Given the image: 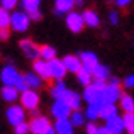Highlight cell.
<instances>
[{"label":"cell","instance_id":"2","mask_svg":"<svg viewBox=\"0 0 134 134\" xmlns=\"http://www.w3.org/2000/svg\"><path fill=\"white\" fill-rule=\"evenodd\" d=\"M30 16H28V13H25V12H15V13H12V23H10V28L13 31H18V33H23L28 30V26H30Z\"/></svg>","mask_w":134,"mask_h":134},{"label":"cell","instance_id":"1","mask_svg":"<svg viewBox=\"0 0 134 134\" xmlns=\"http://www.w3.org/2000/svg\"><path fill=\"white\" fill-rule=\"evenodd\" d=\"M83 100L87 103H100V105H103V88H100V87H97L95 83H90V85H87L85 87V90H83Z\"/></svg>","mask_w":134,"mask_h":134},{"label":"cell","instance_id":"5","mask_svg":"<svg viewBox=\"0 0 134 134\" xmlns=\"http://www.w3.org/2000/svg\"><path fill=\"white\" fill-rule=\"evenodd\" d=\"M20 100H21V106L25 110H36L38 108V105H39V95L33 90V88H30V90H26V92H23L21 95H20Z\"/></svg>","mask_w":134,"mask_h":134},{"label":"cell","instance_id":"28","mask_svg":"<svg viewBox=\"0 0 134 134\" xmlns=\"http://www.w3.org/2000/svg\"><path fill=\"white\" fill-rule=\"evenodd\" d=\"M10 23H12V15L7 8L0 7V28H10Z\"/></svg>","mask_w":134,"mask_h":134},{"label":"cell","instance_id":"44","mask_svg":"<svg viewBox=\"0 0 134 134\" xmlns=\"http://www.w3.org/2000/svg\"><path fill=\"white\" fill-rule=\"evenodd\" d=\"M110 83H116V85H119V80H118L116 77H113V79H110Z\"/></svg>","mask_w":134,"mask_h":134},{"label":"cell","instance_id":"20","mask_svg":"<svg viewBox=\"0 0 134 134\" xmlns=\"http://www.w3.org/2000/svg\"><path fill=\"white\" fill-rule=\"evenodd\" d=\"M118 115V108L115 106V103H103L102 105V111H100V118H103L105 121L110 119L113 116Z\"/></svg>","mask_w":134,"mask_h":134},{"label":"cell","instance_id":"14","mask_svg":"<svg viewBox=\"0 0 134 134\" xmlns=\"http://www.w3.org/2000/svg\"><path fill=\"white\" fill-rule=\"evenodd\" d=\"M106 128H108L113 134H121L124 131V119L119 118L118 115L110 119H106Z\"/></svg>","mask_w":134,"mask_h":134},{"label":"cell","instance_id":"27","mask_svg":"<svg viewBox=\"0 0 134 134\" xmlns=\"http://www.w3.org/2000/svg\"><path fill=\"white\" fill-rule=\"evenodd\" d=\"M121 110H124L126 113H134V98L129 95H123L121 98Z\"/></svg>","mask_w":134,"mask_h":134},{"label":"cell","instance_id":"8","mask_svg":"<svg viewBox=\"0 0 134 134\" xmlns=\"http://www.w3.org/2000/svg\"><path fill=\"white\" fill-rule=\"evenodd\" d=\"M20 48H21L23 54L31 59V61H36V59H39V54H41V48L39 46H36L33 41H30V39H23V41H20Z\"/></svg>","mask_w":134,"mask_h":134},{"label":"cell","instance_id":"31","mask_svg":"<svg viewBox=\"0 0 134 134\" xmlns=\"http://www.w3.org/2000/svg\"><path fill=\"white\" fill-rule=\"evenodd\" d=\"M21 2V7L25 8V12H33V10H38L39 8V3H41V0H20Z\"/></svg>","mask_w":134,"mask_h":134},{"label":"cell","instance_id":"15","mask_svg":"<svg viewBox=\"0 0 134 134\" xmlns=\"http://www.w3.org/2000/svg\"><path fill=\"white\" fill-rule=\"evenodd\" d=\"M64 64H65V69H67V72H72V74H77L80 69H82V61H80V57H77V56H65L64 59Z\"/></svg>","mask_w":134,"mask_h":134},{"label":"cell","instance_id":"13","mask_svg":"<svg viewBox=\"0 0 134 134\" xmlns=\"http://www.w3.org/2000/svg\"><path fill=\"white\" fill-rule=\"evenodd\" d=\"M80 61H82V69L88 70V72H93V70L97 69V65H98V57H97V54L88 52V51H85V52L80 54Z\"/></svg>","mask_w":134,"mask_h":134},{"label":"cell","instance_id":"47","mask_svg":"<svg viewBox=\"0 0 134 134\" xmlns=\"http://www.w3.org/2000/svg\"><path fill=\"white\" fill-rule=\"evenodd\" d=\"M108 2H111V0H108Z\"/></svg>","mask_w":134,"mask_h":134},{"label":"cell","instance_id":"32","mask_svg":"<svg viewBox=\"0 0 134 134\" xmlns=\"http://www.w3.org/2000/svg\"><path fill=\"white\" fill-rule=\"evenodd\" d=\"M123 119H124V129L129 134H134V113H126Z\"/></svg>","mask_w":134,"mask_h":134},{"label":"cell","instance_id":"11","mask_svg":"<svg viewBox=\"0 0 134 134\" xmlns=\"http://www.w3.org/2000/svg\"><path fill=\"white\" fill-rule=\"evenodd\" d=\"M49 69H51V75L54 80H62L67 74V69H65V64L64 61H59V59H52L49 61Z\"/></svg>","mask_w":134,"mask_h":134},{"label":"cell","instance_id":"43","mask_svg":"<svg viewBox=\"0 0 134 134\" xmlns=\"http://www.w3.org/2000/svg\"><path fill=\"white\" fill-rule=\"evenodd\" d=\"M43 134H57V132H56V129H54V128H52V126H51V128H49L48 131H44Z\"/></svg>","mask_w":134,"mask_h":134},{"label":"cell","instance_id":"3","mask_svg":"<svg viewBox=\"0 0 134 134\" xmlns=\"http://www.w3.org/2000/svg\"><path fill=\"white\" fill-rule=\"evenodd\" d=\"M51 113H52V116L56 119H67L70 116V113H72V108L69 106V103H67L64 98H59V100L54 102V105H52Z\"/></svg>","mask_w":134,"mask_h":134},{"label":"cell","instance_id":"34","mask_svg":"<svg viewBox=\"0 0 134 134\" xmlns=\"http://www.w3.org/2000/svg\"><path fill=\"white\" fill-rule=\"evenodd\" d=\"M15 87L18 88V92H20V93H23V92H26V90H30V85H28V82L25 80V77H23V75H21V79L18 80V83H16Z\"/></svg>","mask_w":134,"mask_h":134},{"label":"cell","instance_id":"26","mask_svg":"<svg viewBox=\"0 0 134 134\" xmlns=\"http://www.w3.org/2000/svg\"><path fill=\"white\" fill-rule=\"evenodd\" d=\"M77 80H79L80 85L87 87V85H90V83L93 82V74L88 72V70H85V69H80V70L77 72Z\"/></svg>","mask_w":134,"mask_h":134},{"label":"cell","instance_id":"38","mask_svg":"<svg viewBox=\"0 0 134 134\" xmlns=\"http://www.w3.org/2000/svg\"><path fill=\"white\" fill-rule=\"evenodd\" d=\"M10 38V30L8 28H0V41H7Z\"/></svg>","mask_w":134,"mask_h":134},{"label":"cell","instance_id":"46","mask_svg":"<svg viewBox=\"0 0 134 134\" xmlns=\"http://www.w3.org/2000/svg\"><path fill=\"white\" fill-rule=\"evenodd\" d=\"M83 3V0H75V5H82Z\"/></svg>","mask_w":134,"mask_h":134},{"label":"cell","instance_id":"37","mask_svg":"<svg viewBox=\"0 0 134 134\" xmlns=\"http://www.w3.org/2000/svg\"><path fill=\"white\" fill-rule=\"evenodd\" d=\"M108 20H110V23H111V25H118V21H119L118 12H115V10H111V12H110V15H108Z\"/></svg>","mask_w":134,"mask_h":134},{"label":"cell","instance_id":"7","mask_svg":"<svg viewBox=\"0 0 134 134\" xmlns=\"http://www.w3.org/2000/svg\"><path fill=\"white\" fill-rule=\"evenodd\" d=\"M0 79H2L3 85H16L21 75L13 65H5L2 69V74H0Z\"/></svg>","mask_w":134,"mask_h":134},{"label":"cell","instance_id":"30","mask_svg":"<svg viewBox=\"0 0 134 134\" xmlns=\"http://www.w3.org/2000/svg\"><path fill=\"white\" fill-rule=\"evenodd\" d=\"M39 57L44 59V61H52V59L56 57V49L51 48V46H43L41 48V54H39Z\"/></svg>","mask_w":134,"mask_h":134},{"label":"cell","instance_id":"16","mask_svg":"<svg viewBox=\"0 0 134 134\" xmlns=\"http://www.w3.org/2000/svg\"><path fill=\"white\" fill-rule=\"evenodd\" d=\"M64 100L69 103V106L72 110H79L80 105H82V97H80L77 92H74V90H67L65 95H64Z\"/></svg>","mask_w":134,"mask_h":134},{"label":"cell","instance_id":"35","mask_svg":"<svg viewBox=\"0 0 134 134\" xmlns=\"http://www.w3.org/2000/svg\"><path fill=\"white\" fill-rule=\"evenodd\" d=\"M0 3H2L3 8H7V10H13V8L16 7L18 0H0Z\"/></svg>","mask_w":134,"mask_h":134},{"label":"cell","instance_id":"12","mask_svg":"<svg viewBox=\"0 0 134 134\" xmlns=\"http://www.w3.org/2000/svg\"><path fill=\"white\" fill-rule=\"evenodd\" d=\"M33 69H35V72H36L43 80H51V79H52L51 69H49V62L44 61V59H41V57L36 59V61L33 62Z\"/></svg>","mask_w":134,"mask_h":134},{"label":"cell","instance_id":"19","mask_svg":"<svg viewBox=\"0 0 134 134\" xmlns=\"http://www.w3.org/2000/svg\"><path fill=\"white\" fill-rule=\"evenodd\" d=\"M74 7H75V0H56L54 10H56L57 15H62V13L72 12Z\"/></svg>","mask_w":134,"mask_h":134},{"label":"cell","instance_id":"33","mask_svg":"<svg viewBox=\"0 0 134 134\" xmlns=\"http://www.w3.org/2000/svg\"><path fill=\"white\" fill-rule=\"evenodd\" d=\"M30 131H31V129H30V124L25 123V121L15 126V134H28Z\"/></svg>","mask_w":134,"mask_h":134},{"label":"cell","instance_id":"21","mask_svg":"<svg viewBox=\"0 0 134 134\" xmlns=\"http://www.w3.org/2000/svg\"><path fill=\"white\" fill-rule=\"evenodd\" d=\"M82 15H83V20H85L87 26H90V28H97V26H100V18H98V15L93 10H85Z\"/></svg>","mask_w":134,"mask_h":134},{"label":"cell","instance_id":"23","mask_svg":"<svg viewBox=\"0 0 134 134\" xmlns=\"http://www.w3.org/2000/svg\"><path fill=\"white\" fill-rule=\"evenodd\" d=\"M65 92H67V87H65V83L62 82V80H56V83L51 87V95L54 97L56 100L64 98Z\"/></svg>","mask_w":134,"mask_h":134},{"label":"cell","instance_id":"25","mask_svg":"<svg viewBox=\"0 0 134 134\" xmlns=\"http://www.w3.org/2000/svg\"><path fill=\"white\" fill-rule=\"evenodd\" d=\"M100 111H102V105L100 103H90L88 108L85 111V116L90 119V121H95L100 118Z\"/></svg>","mask_w":134,"mask_h":134},{"label":"cell","instance_id":"4","mask_svg":"<svg viewBox=\"0 0 134 134\" xmlns=\"http://www.w3.org/2000/svg\"><path fill=\"white\" fill-rule=\"evenodd\" d=\"M65 25L72 33H80L85 26V20H83V15H80L77 12H69L65 16Z\"/></svg>","mask_w":134,"mask_h":134},{"label":"cell","instance_id":"6","mask_svg":"<svg viewBox=\"0 0 134 134\" xmlns=\"http://www.w3.org/2000/svg\"><path fill=\"white\" fill-rule=\"evenodd\" d=\"M121 97H123V93H121V87L119 85L108 82L103 87V102L105 103H115Z\"/></svg>","mask_w":134,"mask_h":134},{"label":"cell","instance_id":"41","mask_svg":"<svg viewBox=\"0 0 134 134\" xmlns=\"http://www.w3.org/2000/svg\"><path fill=\"white\" fill-rule=\"evenodd\" d=\"M131 2H132V0H116V5L121 7V8H124V7H128Z\"/></svg>","mask_w":134,"mask_h":134},{"label":"cell","instance_id":"24","mask_svg":"<svg viewBox=\"0 0 134 134\" xmlns=\"http://www.w3.org/2000/svg\"><path fill=\"white\" fill-rule=\"evenodd\" d=\"M93 74V80H108L110 79V69L106 65H102V64H98L97 65V69L92 72Z\"/></svg>","mask_w":134,"mask_h":134},{"label":"cell","instance_id":"22","mask_svg":"<svg viewBox=\"0 0 134 134\" xmlns=\"http://www.w3.org/2000/svg\"><path fill=\"white\" fill-rule=\"evenodd\" d=\"M25 80L28 82V85H30V88H33V90H36V88H39V87L43 85V79L38 75L36 72H28V74H25Z\"/></svg>","mask_w":134,"mask_h":134},{"label":"cell","instance_id":"18","mask_svg":"<svg viewBox=\"0 0 134 134\" xmlns=\"http://www.w3.org/2000/svg\"><path fill=\"white\" fill-rule=\"evenodd\" d=\"M54 129L57 134H74V124L70 123V119H56Z\"/></svg>","mask_w":134,"mask_h":134},{"label":"cell","instance_id":"17","mask_svg":"<svg viewBox=\"0 0 134 134\" xmlns=\"http://www.w3.org/2000/svg\"><path fill=\"white\" fill-rule=\"evenodd\" d=\"M18 95H20V92H18V88H16L15 85H3V88H2V98L5 100V102H8V103L16 102V98H20Z\"/></svg>","mask_w":134,"mask_h":134},{"label":"cell","instance_id":"36","mask_svg":"<svg viewBox=\"0 0 134 134\" xmlns=\"http://www.w3.org/2000/svg\"><path fill=\"white\" fill-rule=\"evenodd\" d=\"M28 16H30V20H33V21H39V20L43 18L39 8H38V10H33V12H28Z\"/></svg>","mask_w":134,"mask_h":134},{"label":"cell","instance_id":"10","mask_svg":"<svg viewBox=\"0 0 134 134\" xmlns=\"http://www.w3.org/2000/svg\"><path fill=\"white\" fill-rule=\"evenodd\" d=\"M51 128V123H49V119L43 116V115H39V116H35L30 121V129L33 134H43L44 131H48Z\"/></svg>","mask_w":134,"mask_h":134},{"label":"cell","instance_id":"29","mask_svg":"<svg viewBox=\"0 0 134 134\" xmlns=\"http://www.w3.org/2000/svg\"><path fill=\"white\" fill-rule=\"evenodd\" d=\"M85 115H82V111H79V110H74L72 113H70V116H69V119H70V123L74 124V126H82L83 123H85Z\"/></svg>","mask_w":134,"mask_h":134},{"label":"cell","instance_id":"40","mask_svg":"<svg viewBox=\"0 0 134 134\" xmlns=\"http://www.w3.org/2000/svg\"><path fill=\"white\" fill-rule=\"evenodd\" d=\"M97 132H98V128L95 126V123L87 124V134H97Z\"/></svg>","mask_w":134,"mask_h":134},{"label":"cell","instance_id":"45","mask_svg":"<svg viewBox=\"0 0 134 134\" xmlns=\"http://www.w3.org/2000/svg\"><path fill=\"white\" fill-rule=\"evenodd\" d=\"M31 116L35 118V116H39V113H38V110H31Z\"/></svg>","mask_w":134,"mask_h":134},{"label":"cell","instance_id":"9","mask_svg":"<svg viewBox=\"0 0 134 134\" xmlns=\"http://www.w3.org/2000/svg\"><path fill=\"white\" fill-rule=\"evenodd\" d=\"M7 119L12 126H16L25 121V108L20 105H13L7 110Z\"/></svg>","mask_w":134,"mask_h":134},{"label":"cell","instance_id":"39","mask_svg":"<svg viewBox=\"0 0 134 134\" xmlns=\"http://www.w3.org/2000/svg\"><path fill=\"white\" fill-rule=\"evenodd\" d=\"M123 83H124V87H128V88H132L134 87V74H131V75L126 77Z\"/></svg>","mask_w":134,"mask_h":134},{"label":"cell","instance_id":"42","mask_svg":"<svg viewBox=\"0 0 134 134\" xmlns=\"http://www.w3.org/2000/svg\"><path fill=\"white\" fill-rule=\"evenodd\" d=\"M97 134H113V132L105 126V128H98V132H97Z\"/></svg>","mask_w":134,"mask_h":134}]
</instances>
